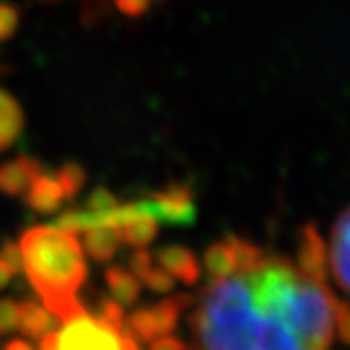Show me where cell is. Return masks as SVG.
<instances>
[{
    "label": "cell",
    "mask_w": 350,
    "mask_h": 350,
    "mask_svg": "<svg viewBox=\"0 0 350 350\" xmlns=\"http://www.w3.org/2000/svg\"><path fill=\"white\" fill-rule=\"evenodd\" d=\"M66 201H68V196L57 180V175L51 171H42L26 192L28 207L38 213H53L62 209Z\"/></svg>",
    "instance_id": "obj_9"
},
{
    "label": "cell",
    "mask_w": 350,
    "mask_h": 350,
    "mask_svg": "<svg viewBox=\"0 0 350 350\" xmlns=\"http://www.w3.org/2000/svg\"><path fill=\"white\" fill-rule=\"evenodd\" d=\"M17 245L23 272L46 310L59 323L85 314L79 291L87 281V262L79 237L49 224L26 230Z\"/></svg>",
    "instance_id": "obj_2"
},
{
    "label": "cell",
    "mask_w": 350,
    "mask_h": 350,
    "mask_svg": "<svg viewBox=\"0 0 350 350\" xmlns=\"http://www.w3.org/2000/svg\"><path fill=\"white\" fill-rule=\"evenodd\" d=\"M295 268L304 274V277L325 283L329 277V252L325 245L321 232L314 228V224H308L297 237V247H295Z\"/></svg>",
    "instance_id": "obj_6"
},
{
    "label": "cell",
    "mask_w": 350,
    "mask_h": 350,
    "mask_svg": "<svg viewBox=\"0 0 350 350\" xmlns=\"http://www.w3.org/2000/svg\"><path fill=\"white\" fill-rule=\"evenodd\" d=\"M19 325V302L0 297V336L17 332Z\"/></svg>",
    "instance_id": "obj_22"
},
{
    "label": "cell",
    "mask_w": 350,
    "mask_h": 350,
    "mask_svg": "<svg viewBox=\"0 0 350 350\" xmlns=\"http://www.w3.org/2000/svg\"><path fill=\"white\" fill-rule=\"evenodd\" d=\"M120 245L122 241L118 230L112 226H104V224H95L83 232V249L95 262H110Z\"/></svg>",
    "instance_id": "obj_11"
},
{
    "label": "cell",
    "mask_w": 350,
    "mask_h": 350,
    "mask_svg": "<svg viewBox=\"0 0 350 350\" xmlns=\"http://www.w3.org/2000/svg\"><path fill=\"white\" fill-rule=\"evenodd\" d=\"M131 336L89 312L64 323L57 332V350H127Z\"/></svg>",
    "instance_id": "obj_3"
},
{
    "label": "cell",
    "mask_w": 350,
    "mask_h": 350,
    "mask_svg": "<svg viewBox=\"0 0 350 350\" xmlns=\"http://www.w3.org/2000/svg\"><path fill=\"white\" fill-rule=\"evenodd\" d=\"M106 285L110 289V297H114L120 306H131L139 297V279L133 277L131 270L112 266L106 270Z\"/></svg>",
    "instance_id": "obj_15"
},
{
    "label": "cell",
    "mask_w": 350,
    "mask_h": 350,
    "mask_svg": "<svg viewBox=\"0 0 350 350\" xmlns=\"http://www.w3.org/2000/svg\"><path fill=\"white\" fill-rule=\"evenodd\" d=\"M142 283L150 291H154V293H169L175 287V279L171 277L167 270H163L161 266H152V268H150L144 274V277H142Z\"/></svg>",
    "instance_id": "obj_21"
},
{
    "label": "cell",
    "mask_w": 350,
    "mask_h": 350,
    "mask_svg": "<svg viewBox=\"0 0 350 350\" xmlns=\"http://www.w3.org/2000/svg\"><path fill=\"white\" fill-rule=\"evenodd\" d=\"M334 334L346 346H350V304H344L338 299L336 314H334Z\"/></svg>",
    "instance_id": "obj_23"
},
{
    "label": "cell",
    "mask_w": 350,
    "mask_h": 350,
    "mask_svg": "<svg viewBox=\"0 0 350 350\" xmlns=\"http://www.w3.org/2000/svg\"><path fill=\"white\" fill-rule=\"evenodd\" d=\"M116 205H120V203H118V198L110 190H106V188H95L91 192V196L87 198V203H85V211H87V217H89V226L93 224L95 217L108 213Z\"/></svg>",
    "instance_id": "obj_19"
},
{
    "label": "cell",
    "mask_w": 350,
    "mask_h": 350,
    "mask_svg": "<svg viewBox=\"0 0 350 350\" xmlns=\"http://www.w3.org/2000/svg\"><path fill=\"white\" fill-rule=\"evenodd\" d=\"M57 319L46 310L44 304L38 302H19V325L17 329L30 338L42 340L46 334H51V327Z\"/></svg>",
    "instance_id": "obj_13"
},
{
    "label": "cell",
    "mask_w": 350,
    "mask_h": 350,
    "mask_svg": "<svg viewBox=\"0 0 350 350\" xmlns=\"http://www.w3.org/2000/svg\"><path fill=\"white\" fill-rule=\"evenodd\" d=\"M154 0H114V7L129 15V17H137V15H144L150 7H152Z\"/></svg>",
    "instance_id": "obj_26"
},
{
    "label": "cell",
    "mask_w": 350,
    "mask_h": 350,
    "mask_svg": "<svg viewBox=\"0 0 350 350\" xmlns=\"http://www.w3.org/2000/svg\"><path fill=\"white\" fill-rule=\"evenodd\" d=\"M19 26V13L11 5H0V42L9 40Z\"/></svg>",
    "instance_id": "obj_24"
},
{
    "label": "cell",
    "mask_w": 350,
    "mask_h": 350,
    "mask_svg": "<svg viewBox=\"0 0 350 350\" xmlns=\"http://www.w3.org/2000/svg\"><path fill=\"white\" fill-rule=\"evenodd\" d=\"M159 264L163 270H167L173 279L182 281L184 285H196L201 279V264H198L196 256L186 247L180 245H169L163 247L157 254Z\"/></svg>",
    "instance_id": "obj_10"
},
{
    "label": "cell",
    "mask_w": 350,
    "mask_h": 350,
    "mask_svg": "<svg viewBox=\"0 0 350 350\" xmlns=\"http://www.w3.org/2000/svg\"><path fill=\"white\" fill-rule=\"evenodd\" d=\"M194 304V297L190 293H175V295H167L163 297L159 304L152 306L157 323H159V334L161 336H169L178 329L180 325V317L184 310H188Z\"/></svg>",
    "instance_id": "obj_14"
},
{
    "label": "cell",
    "mask_w": 350,
    "mask_h": 350,
    "mask_svg": "<svg viewBox=\"0 0 350 350\" xmlns=\"http://www.w3.org/2000/svg\"><path fill=\"white\" fill-rule=\"evenodd\" d=\"M142 205L148 215L171 226H190L196 219L192 190L184 184H169L157 194L142 198Z\"/></svg>",
    "instance_id": "obj_5"
},
{
    "label": "cell",
    "mask_w": 350,
    "mask_h": 350,
    "mask_svg": "<svg viewBox=\"0 0 350 350\" xmlns=\"http://www.w3.org/2000/svg\"><path fill=\"white\" fill-rule=\"evenodd\" d=\"M159 232V221L150 215H139V217H133L129 219L127 224H122L118 228V234H120V241L124 245H131L135 249H146L150 243L154 241Z\"/></svg>",
    "instance_id": "obj_16"
},
{
    "label": "cell",
    "mask_w": 350,
    "mask_h": 350,
    "mask_svg": "<svg viewBox=\"0 0 350 350\" xmlns=\"http://www.w3.org/2000/svg\"><path fill=\"white\" fill-rule=\"evenodd\" d=\"M124 334L131 336L135 342H146V344L161 338L159 323H157L152 306L137 308L127 319H124Z\"/></svg>",
    "instance_id": "obj_17"
},
{
    "label": "cell",
    "mask_w": 350,
    "mask_h": 350,
    "mask_svg": "<svg viewBox=\"0 0 350 350\" xmlns=\"http://www.w3.org/2000/svg\"><path fill=\"white\" fill-rule=\"evenodd\" d=\"M15 274H17V272H15L3 258H0V291L9 287V283L13 281Z\"/></svg>",
    "instance_id": "obj_28"
},
{
    "label": "cell",
    "mask_w": 350,
    "mask_h": 350,
    "mask_svg": "<svg viewBox=\"0 0 350 350\" xmlns=\"http://www.w3.org/2000/svg\"><path fill=\"white\" fill-rule=\"evenodd\" d=\"M148 350H188V348L178 338H173V336H161L154 342H150V348Z\"/></svg>",
    "instance_id": "obj_27"
},
{
    "label": "cell",
    "mask_w": 350,
    "mask_h": 350,
    "mask_svg": "<svg viewBox=\"0 0 350 350\" xmlns=\"http://www.w3.org/2000/svg\"><path fill=\"white\" fill-rule=\"evenodd\" d=\"M327 252L332 277L346 293H350V207L336 219Z\"/></svg>",
    "instance_id": "obj_7"
},
{
    "label": "cell",
    "mask_w": 350,
    "mask_h": 350,
    "mask_svg": "<svg viewBox=\"0 0 350 350\" xmlns=\"http://www.w3.org/2000/svg\"><path fill=\"white\" fill-rule=\"evenodd\" d=\"M152 268V256H150L146 249H135V254L129 258V270L133 277H137L142 281L144 274Z\"/></svg>",
    "instance_id": "obj_25"
},
{
    "label": "cell",
    "mask_w": 350,
    "mask_h": 350,
    "mask_svg": "<svg viewBox=\"0 0 350 350\" xmlns=\"http://www.w3.org/2000/svg\"><path fill=\"white\" fill-rule=\"evenodd\" d=\"M55 175H57V180H59V184H62V188H64V192L68 196V201L77 196L81 192V188L85 186V182H87L85 169L81 165H77V163L64 165L62 169L55 171Z\"/></svg>",
    "instance_id": "obj_18"
},
{
    "label": "cell",
    "mask_w": 350,
    "mask_h": 350,
    "mask_svg": "<svg viewBox=\"0 0 350 350\" xmlns=\"http://www.w3.org/2000/svg\"><path fill=\"white\" fill-rule=\"evenodd\" d=\"M95 317L102 319L108 325H112L114 329L124 332V310L114 297H102V299H99L97 308H95Z\"/></svg>",
    "instance_id": "obj_20"
},
{
    "label": "cell",
    "mask_w": 350,
    "mask_h": 350,
    "mask_svg": "<svg viewBox=\"0 0 350 350\" xmlns=\"http://www.w3.org/2000/svg\"><path fill=\"white\" fill-rule=\"evenodd\" d=\"M190 317L198 350H329L338 299L279 256L211 281Z\"/></svg>",
    "instance_id": "obj_1"
},
{
    "label": "cell",
    "mask_w": 350,
    "mask_h": 350,
    "mask_svg": "<svg viewBox=\"0 0 350 350\" xmlns=\"http://www.w3.org/2000/svg\"><path fill=\"white\" fill-rule=\"evenodd\" d=\"M23 122L26 118H23L19 102L9 91L0 89V152L15 144L23 131Z\"/></svg>",
    "instance_id": "obj_12"
},
{
    "label": "cell",
    "mask_w": 350,
    "mask_h": 350,
    "mask_svg": "<svg viewBox=\"0 0 350 350\" xmlns=\"http://www.w3.org/2000/svg\"><path fill=\"white\" fill-rule=\"evenodd\" d=\"M44 171V167L32 157H17L0 165V192L7 196L26 194L32 182Z\"/></svg>",
    "instance_id": "obj_8"
},
{
    "label": "cell",
    "mask_w": 350,
    "mask_h": 350,
    "mask_svg": "<svg viewBox=\"0 0 350 350\" xmlns=\"http://www.w3.org/2000/svg\"><path fill=\"white\" fill-rule=\"evenodd\" d=\"M262 254L264 249H260L258 245L249 243L237 234H228L226 239L215 241L207 247L203 264L211 281H219L232 277L241 268L256 264Z\"/></svg>",
    "instance_id": "obj_4"
},
{
    "label": "cell",
    "mask_w": 350,
    "mask_h": 350,
    "mask_svg": "<svg viewBox=\"0 0 350 350\" xmlns=\"http://www.w3.org/2000/svg\"><path fill=\"white\" fill-rule=\"evenodd\" d=\"M3 350H38V348H34V346H32L30 342H26V340L17 338V340H11V342H7Z\"/></svg>",
    "instance_id": "obj_29"
}]
</instances>
